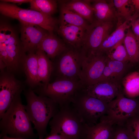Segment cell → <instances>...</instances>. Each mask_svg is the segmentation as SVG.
<instances>
[{"mask_svg":"<svg viewBox=\"0 0 139 139\" xmlns=\"http://www.w3.org/2000/svg\"><path fill=\"white\" fill-rule=\"evenodd\" d=\"M113 2L116 11L117 16L121 17L125 20L129 21L132 19V14L134 8L130 6L131 0H114Z\"/></svg>","mask_w":139,"mask_h":139,"instance_id":"cell-28","label":"cell"},{"mask_svg":"<svg viewBox=\"0 0 139 139\" xmlns=\"http://www.w3.org/2000/svg\"><path fill=\"white\" fill-rule=\"evenodd\" d=\"M21 65L26 76V82L31 88L40 84L38 80V65L36 53L26 54L22 60Z\"/></svg>","mask_w":139,"mask_h":139,"instance_id":"cell-20","label":"cell"},{"mask_svg":"<svg viewBox=\"0 0 139 139\" xmlns=\"http://www.w3.org/2000/svg\"><path fill=\"white\" fill-rule=\"evenodd\" d=\"M84 89L89 95L107 103L124 93L121 83L113 80L101 81Z\"/></svg>","mask_w":139,"mask_h":139,"instance_id":"cell-14","label":"cell"},{"mask_svg":"<svg viewBox=\"0 0 139 139\" xmlns=\"http://www.w3.org/2000/svg\"><path fill=\"white\" fill-rule=\"evenodd\" d=\"M44 139H70L68 137L60 134H53L50 135Z\"/></svg>","mask_w":139,"mask_h":139,"instance_id":"cell-33","label":"cell"},{"mask_svg":"<svg viewBox=\"0 0 139 139\" xmlns=\"http://www.w3.org/2000/svg\"><path fill=\"white\" fill-rule=\"evenodd\" d=\"M49 124L50 135L62 134L70 139H86L88 126L83 122L71 103L59 107Z\"/></svg>","mask_w":139,"mask_h":139,"instance_id":"cell-4","label":"cell"},{"mask_svg":"<svg viewBox=\"0 0 139 139\" xmlns=\"http://www.w3.org/2000/svg\"><path fill=\"white\" fill-rule=\"evenodd\" d=\"M84 87L80 80L56 79L41 85L34 91L50 98L60 107L70 104L76 94Z\"/></svg>","mask_w":139,"mask_h":139,"instance_id":"cell-6","label":"cell"},{"mask_svg":"<svg viewBox=\"0 0 139 139\" xmlns=\"http://www.w3.org/2000/svg\"><path fill=\"white\" fill-rule=\"evenodd\" d=\"M127 63L111 60L108 58L106 65L110 70L114 80L121 83L127 70Z\"/></svg>","mask_w":139,"mask_h":139,"instance_id":"cell-27","label":"cell"},{"mask_svg":"<svg viewBox=\"0 0 139 139\" xmlns=\"http://www.w3.org/2000/svg\"><path fill=\"white\" fill-rule=\"evenodd\" d=\"M30 3V9L49 16H51L57 9V3L55 0H31Z\"/></svg>","mask_w":139,"mask_h":139,"instance_id":"cell-26","label":"cell"},{"mask_svg":"<svg viewBox=\"0 0 139 139\" xmlns=\"http://www.w3.org/2000/svg\"><path fill=\"white\" fill-rule=\"evenodd\" d=\"M113 26L112 22L94 21L87 30L85 39L81 50L85 55L94 54Z\"/></svg>","mask_w":139,"mask_h":139,"instance_id":"cell-11","label":"cell"},{"mask_svg":"<svg viewBox=\"0 0 139 139\" xmlns=\"http://www.w3.org/2000/svg\"><path fill=\"white\" fill-rule=\"evenodd\" d=\"M25 54L15 29L7 22L1 21V72L4 71L5 68L11 73L18 71Z\"/></svg>","mask_w":139,"mask_h":139,"instance_id":"cell-3","label":"cell"},{"mask_svg":"<svg viewBox=\"0 0 139 139\" xmlns=\"http://www.w3.org/2000/svg\"><path fill=\"white\" fill-rule=\"evenodd\" d=\"M129 62L135 63L139 61V41L132 30L128 29L123 41Z\"/></svg>","mask_w":139,"mask_h":139,"instance_id":"cell-23","label":"cell"},{"mask_svg":"<svg viewBox=\"0 0 139 139\" xmlns=\"http://www.w3.org/2000/svg\"><path fill=\"white\" fill-rule=\"evenodd\" d=\"M139 115V100L121 93L108 103L106 117L114 125H123L129 118Z\"/></svg>","mask_w":139,"mask_h":139,"instance_id":"cell-9","label":"cell"},{"mask_svg":"<svg viewBox=\"0 0 139 139\" xmlns=\"http://www.w3.org/2000/svg\"><path fill=\"white\" fill-rule=\"evenodd\" d=\"M105 115L95 125L88 126L86 139H114V125Z\"/></svg>","mask_w":139,"mask_h":139,"instance_id":"cell-16","label":"cell"},{"mask_svg":"<svg viewBox=\"0 0 139 139\" xmlns=\"http://www.w3.org/2000/svg\"><path fill=\"white\" fill-rule=\"evenodd\" d=\"M125 20L119 24L115 30L108 34L104 39L94 54H106L117 44L122 41L125 34V31L129 28L131 23Z\"/></svg>","mask_w":139,"mask_h":139,"instance_id":"cell-17","label":"cell"},{"mask_svg":"<svg viewBox=\"0 0 139 139\" xmlns=\"http://www.w3.org/2000/svg\"><path fill=\"white\" fill-rule=\"evenodd\" d=\"M24 95L27 102L24 107L29 118L39 139H44L48 124L58 111L59 107L50 98L37 95L31 89L25 91Z\"/></svg>","mask_w":139,"mask_h":139,"instance_id":"cell-2","label":"cell"},{"mask_svg":"<svg viewBox=\"0 0 139 139\" xmlns=\"http://www.w3.org/2000/svg\"><path fill=\"white\" fill-rule=\"evenodd\" d=\"M90 1L71 0L64 3L63 5L92 23L94 12Z\"/></svg>","mask_w":139,"mask_h":139,"instance_id":"cell-22","label":"cell"},{"mask_svg":"<svg viewBox=\"0 0 139 139\" xmlns=\"http://www.w3.org/2000/svg\"><path fill=\"white\" fill-rule=\"evenodd\" d=\"M37 57L38 80L41 85L50 82L53 67V62L43 51L38 49L36 52Z\"/></svg>","mask_w":139,"mask_h":139,"instance_id":"cell-21","label":"cell"},{"mask_svg":"<svg viewBox=\"0 0 139 139\" xmlns=\"http://www.w3.org/2000/svg\"><path fill=\"white\" fill-rule=\"evenodd\" d=\"M84 88L75 96L71 104L83 122L92 126L106 115L108 103L89 95Z\"/></svg>","mask_w":139,"mask_h":139,"instance_id":"cell-5","label":"cell"},{"mask_svg":"<svg viewBox=\"0 0 139 139\" xmlns=\"http://www.w3.org/2000/svg\"><path fill=\"white\" fill-rule=\"evenodd\" d=\"M0 12L5 16L18 20L21 23L37 25L50 33H53L57 23L56 20L51 16L9 3H0Z\"/></svg>","mask_w":139,"mask_h":139,"instance_id":"cell-7","label":"cell"},{"mask_svg":"<svg viewBox=\"0 0 139 139\" xmlns=\"http://www.w3.org/2000/svg\"><path fill=\"white\" fill-rule=\"evenodd\" d=\"M60 23L83 28L87 29L90 25L85 20L62 5L60 9Z\"/></svg>","mask_w":139,"mask_h":139,"instance_id":"cell-25","label":"cell"},{"mask_svg":"<svg viewBox=\"0 0 139 139\" xmlns=\"http://www.w3.org/2000/svg\"><path fill=\"white\" fill-rule=\"evenodd\" d=\"M124 125L131 133L133 139H139V115L129 118Z\"/></svg>","mask_w":139,"mask_h":139,"instance_id":"cell-30","label":"cell"},{"mask_svg":"<svg viewBox=\"0 0 139 139\" xmlns=\"http://www.w3.org/2000/svg\"><path fill=\"white\" fill-rule=\"evenodd\" d=\"M87 30L60 23L58 32L65 40L68 47L81 49L85 43Z\"/></svg>","mask_w":139,"mask_h":139,"instance_id":"cell-15","label":"cell"},{"mask_svg":"<svg viewBox=\"0 0 139 139\" xmlns=\"http://www.w3.org/2000/svg\"><path fill=\"white\" fill-rule=\"evenodd\" d=\"M123 41L119 42L107 53L106 55L108 58L125 63L129 62Z\"/></svg>","mask_w":139,"mask_h":139,"instance_id":"cell-29","label":"cell"},{"mask_svg":"<svg viewBox=\"0 0 139 139\" xmlns=\"http://www.w3.org/2000/svg\"><path fill=\"white\" fill-rule=\"evenodd\" d=\"M21 92L15 96L8 108L0 118V137L25 139L34 136L31 122L22 102Z\"/></svg>","mask_w":139,"mask_h":139,"instance_id":"cell-1","label":"cell"},{"mask_svg":"<svg viewBox=\"0 0 139 139\" xmlns=\"http://www.w3.org/2000/svg\"><path fill=\"white\" fill-rule=\"evenodd\" d=\"M114 139H133L131 133L124 125H114Z\"/></svg>","mask_w":139,"mask_h":139,"instance_id":"cell-31","label":"cell"},{"mask_svg":"<svg viewBox=\"0 0 139 139\" xmlns=\"http://www.w3.org/2000/svg\"><path fill=\"white\" fill-rule=\"evenodd\" d=\"M68 47L53 33L49 32L42 40L38 49H40L44 51L49 59H54Z\"/></svg>","mask_w":139,"mask_h":139,"instance_id":"cell-18","label":"cell"},{"mask_svg":"<svg viewBox=\"0 0 139 139\" xmlns=\"http://www.w3.org/2000/svg\"><path fill=\"white\" fill-rule=\"evenodd\" d=\"M23 87L20 82L11 73L1 72L0 77V118L7 110L17 94Z\"/></svg>","mask_w":139,"mask_h":139,"instance_id":"cell-12","label":"cell"},{"mask_svg":"<svg viewBox=\"0 0 139 139\" xmlns=\"http://www.w3.org/2000/svg\"><path fill=\"white\" fill-rule=\"evenodd\" d=\"M1 2H11L14 3H30L31 0H0Z\"/></svg>","mask_w":139,"mask_h":139,"instance_id":"cell-34","label":"cell"},{"mask_svg":"<svg viewBox=\"0 0 139 139\" xmlns=\"http://www.w3.org/2000/svg\"><path fill=\"white\" fill-rule=\"evenodd\" d=\"M124 94L127 97L135 98L139 96V73L131 72L123 77L121 81Z\"/></svg>","mask_w":139,"mask_h":139,"instance_id":"cell-24","label":"cell"},{"mask_svg":"<svg viewBox=\"0 0 139 139\" xmlns=\"http://www.w3.org/2000/svg\"><path fill=\"white\" fill-rule=\"evenodd\" d=\"M134 8L137 11H139V0H131Z\"/></svg>","mask_w":139,"mask_h":139,"instance_id":"cell-35","label":"cell"},{"mask_svg":"<svg viewBox=\"0 0 139 139\" xmlns=\"http://www.w3.org/2000/svg\"><path fill=\"white\" fill-rule=\"evenodd\" d=\"M108 60L106 54L84 55L79 79L84 87L97 83L101 78Z\"/></svg>","mask_w":139,"mask_h":139,"instance_id":"cell-10","label":"cell"},{"mask_svg":"<svg viewBox=\"0 0 139 139\" xmlns=\"http://www.w3.org/2000/svg\"><path fill=\"white\" fill-rule=\"evenodd\" d=\"M131 23L132 31L139 41V18L133 20Z\"/></svg>","mask_w":139,"mask_h":139,"instance_id":"cell-32","label":"cell"},{"mask_svg":"<svg viewBox=\"0 0 139 139\" xmlns=\"http://www.w3.org/2000/svg\"><path fill=\"white\" fill-rule=\"evenodd\" d=\"M1 139H25L20 138H14L10 137L7 135H4L1 138Z\"/></svg>","mask_w":139,"mask_h":139,"instance_id":"cell-36","label":"cell"},{"mask_svg":"<svg viewBox=\"0 0 139 139\" xmlns=\"http://www.w3.org/2000/svg\"><path fill=\"white\" fill-rule=\"evenodd\" d=\"M20 40L24 53H36L44 37L49 32L37 25L21 23Z\"/></svg>","mask_w":139,"mask_h":139,"instance_id":"cell-13","label":"cell"},{"mask_svg":"<svg viewBox=\"0 0 139 139\" xmlns=\"http://www.w3.org/2000/svg\"><path fill=\"white\" fill-rule=\"evenodd\" d=\"M84 55L81 49L68 47L57 57L55 63H53V72H55L56 76L55 80H80L79 76Z\"/></svg>","mask_w":139,"mask_h":139,"instance_id":"cell-8","label":"cell"},{"mask_svg":"<svg viewBox=\"0 0 139 139\" xmlns=\"http://www.w3.org/2000/svg\"><path fill=\"white\" fill-rule=\"evenodd\" d=\"M92 5L96 20L99 21L112 22L118 17L112 1H94Z\"/></svg>","mask_w":139,"mask_h":139,"instance_id":"cell-19","label":"cell"}]
</instances>
